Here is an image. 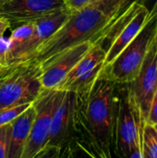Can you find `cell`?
I'll list each match as a JSON object with an SVG mask.
<instances>
[{
	"mask_svg": "<svg viewBox=\"0 0 157 158\" xmlns=\"http://www.w3.org/2000/svg\"><path fill=\"white\" fill-rule=\"evenodd\" d=\"M77 96L79 123L102 148L111 151L115 142L119 84L100 73L89 94Z\"/></svg>",
	"mask_w": 157,
	"mask_h": 158,
	"instance_id": "6da1fadb",
	"label": "cell"
},
{
	"mask_svg": "<svg viewBox=\"0 0 157 158\" xmlns=\"http://www.w3.org/2000/svg\"><path fill=\"white\" fill-rule=\"evenodd\" d=\"M109 22L108 17L91 6L71 12L67 21L29 58H34L43 69L68 50L86 42L94 44Z\"/></svg>",
	"mask_w": 157,
	"mask_h": 158,
	"instance_id": "7a4b0ae2",
	"label": "cell"
},
{
	"mask_svg": "<svg viewBox=\"0 0 157 158\" xmlns=\"http://www.w3.org/2000/svg\"><path fill=\"white\" fill-rule=\"evenodd\" d=\"M42 68L34 58L0 69V108L32 104L43 92Z\"/></svg>",
	"mask_w": 157,
	"mask_h": 158,
	"instance_id": "3957f363",
	"label": "cell"
},
{
	"mask_svg": "<svg viewBox=\"0 0 157 158\" xmlns=\"http://www.w3.org/2000/svg\"><path fill=\"white\" fill-rule=\"evenodd\" d=\"M157 36V14L150 18L138 35L108 65L102 74L118 84H128L138 75L149 49Z\"/></svg>",
	"mask_w": 157,
	"mask_h": 158,
	"instance_id": "277c9868",
	"label": "cell"
},
{
	"mask_svg": "<svg viewBox=\"0 0 157 158\" xmlns=\"http://www.w3.org/2000/svg\"><path fill=\"white\" fill-rule=\"evenodd\" d=\"M145 119L129 94L126 84H119V102L117 115L114 149L118 158H128L142 144Z\"/></svg>",
	"mask_w": 157,
	"mask_h": 158,
	"instance_id": "5b68a950",
	"label": "cell"
},
{
	"mask_svg": "<svg viewBox=\"0 0 157 158\" xmlns=\"http://www.w3.org/2000/svg\"><path fill=\"white\" fill-rule=\"evenodd\" d=\"M63 93L58 90H43L33 102L36 115L20 158H33L47 146L53 115Z\"/></svg>",
	"mask_w": 157,
	"mask_h": 158,
	"instance_id": "8992f818",
	"label": "cell"
},
{
	"mask_svg": "<svg viewBox=\"0 0 157 158\" xmlns=\"http://www.w3.org/2000/svg\"><path fill=\"white\" fill-rule=\"evenodd\" d=\"M68 9L66 0H6L0 6V18L8 21L11 29L36 23Z\"/></svg>",
	"mask_w": 157,
	"mask_h": 158,
	"instance_id": "52a82bcc",
	"label": "cell"
},
{
	"mask_svg": "<svg viewBox=\"0 0 157 158\" xmlns=\"http://www.w3.org/2000/svg\"><path fill=\"white\" fill-rule=\"evenodd\" d=\"M126 85L130 96L138 106L142 117L146 120L153 97L157 90L156 38L153 42L138 75Z\"/></svg>",
	"mask_w": 157,
	"mask_h": 158,
	"instance_id": "ba28073f",
	"label": "cell"
},
{
	"mask_svg": "<svg viewBox=\"0 0 157 158\" xmlns=\"http://www.w3.org/2000/svg\"><path fill=\"white\" fill-rule=\"evenodd\" d=\"M79 103L75 93L65 92L53 115L47 145L62 149L74 138L78 126Z\"/></svg>",
	"mask_w": 157,
	"mask_h": 158,
	"instance_id": "9c48e42d",
	"label": "cell"
},
{
	"mask_svg": "<svg viewBox=\"0 0 157 158\" xmlns=\"http://www.w3.org/2000/svg\"><path fill=\"white\" fill-rule=\"evenodd\" d=\"M93 43L86 42L60 55L42 69L41 84L43 90H56L73 67L88 53Z\"/></svg>",
	"mask_w": 157,
	"mask_h": 158,
	"instance_id": "30bf717a",
	"label": "cell"
},
{
	"mask_svg": "<svg viewBox=\"0 0 157 158\" xmlns=\"http://www.w3.org/2000/svg\"><path fill=\"white\" fill-rule=\"evenodd\" d=\"M70 13L71 12L68 9H66L36 22L33 32L19 50L14 63L29 58L45 40H47L55 31H56L59 27H61L67 21L70 16Z\"/></svg>",
	"mask_w": 157,
	"mask_h": 158,
	"instance_id": "8fae6325",
	"label": "cell"
},
{
	"mask_svg": "<svg viewBox=\"0 0 157 158\" xmlns=\"http://www.w3.org/2000/svg\"><path fill=\"white\" fill-rule=\"evenodd\" d=\"M36 110L32 105L10 123L6 158H20L27 143Z\"/></svg>",
	"mask_w": 157,
	"mask_h": 158,
	"instance_id": "7c38bea8",
	"label": "cell"
},
{
	"mask_svg": "<svg viewBox=\"0 0 157 158\" xmlns=\"http://www.w3.org/2000/svg\"><path fill=\"white\" fill-rule=\"evenodd\" d=\"M148 19V12L143 6H141L133 18L122 29V31L119 32V34L117 36V38L109 47L105 59V66L110 64L121 53V51L138 35V33L142 31Z\"/></svg>",
	"mask_w": 157,
	"mask_h": 158,
	"instance_id": "4fadbf2b",
	"label": "cell"
},
{
	"mask_svg": "<svg viewBox=\"0 0 157 158\" xmlns=\"http://www.w3.org/2000/svg\"><path fill=\"white\" fill-rule=\"evenodd\" d=\"M105 56L106 52L97 44H93L88 53L73 67L70 72L65 77V79L60 82V84L56 87V90L62 91L68 84H69L78 77L91 70L97 65L105 63Z\"/></svg>",
	"mask_w": 157,
	"mask_h": 158,
	"instance_id": "5bb4252c",
	"label": "cell"
},
{
	"mask_svg": "<svg viewBox=\"0 0 157 158\" xmlns=\"http://www.w3.org/2000/svg\"><path fill=\"white\" fill-rule=\"evenodd\" d=\"M104 66L105 63L97 65L91 70L87 71L86 73L82 74L81 76L72 81L62 91L72 92L78 95H87L93 88V84L95 83L96 80L98 79L102 69H104Z\"/></svg>",
	"mask_w": 157,
	"mask_h": 158,
	"instance_id": "9a60e30c",
	"label": "cell"
},
{
	"mask_svg": "<svg viewBox=\"0 0 157 158\" xmlns=\"http://www.w3.org/2000/svg\"><path fill=\"white\" fill-rule=\"evenodd\" d=\"M34 26L35 23H29V24L21 25L13 30L8 39V48L6 54L7 65H11L14 63L19 50L33 32Z\"/></svg>",
	"mask_w": 157,
	"mask_h": 158,
	"instance_id": "2e32d148",
	"label": "cell"
},
{
	"mask_svg": "<svg viewBox=\"0 0 157 158\" xmlns=\"http://www.w3.org/2000/svg\"><path fill=\"white\" fill-rule=\"evenodd\" d=\"M142 149L144 158H157V131L145 121L143 127Z\"/></svg>",
	"mask_w": 157,
	"mask_h": 158,
	"instance_id": "e0dca14e",
	"label": "cell"
},
{
	"mask_svg": "<svg viewBox=\"0 0 157 158\" xmlns=\"http://www.w3.org/2000/svg\"><path fill=\"white\" fill-rule=\"evenodd\" d=\"M124 1L125 0H92L89 6L98 9L112 20Z\"/></svg>",
	"mask_w": 157,
	"mask_h": 158,
	"instance_id": "ac0fdd59",
	"label": "cell"
},
{
	"mask_svg": "<svg viewBox=\"0 0 157 158\" xmlns=\"http://www.w3.org/2000/svg\"><path fill=\"white\" fill-rule=\"evenodd\" d=\"M32 104H24L16 106L0 108V126L11 123L14 119L25 112Z\"/></svg>",
	"mask_w": 157,
	"mask_h": 158,
	"instance_id": "d6986e66",
	"label": "cell"
},
{
	"mask_svg": "<svg viewBox=\"0 0 157 158\" xmlns=\"http://www.w3.org/2000/svg\"><path fill=\"white\" fill-rule=\"evenodd\" d=\"M9 128L10 123L0 126V158L7 157Z\"/></svg>",
	"mask_w": 157,
	"mask_h": 158,
	"instance_id": "ffe728a7",
	"label": "cell"
},
{
	"mask_svg": "<svg viewBox=\"0 0 157 158\" xmlns=\"http://www.w3.org/2000/svg\"><path fill=\"white\" fill-rule=\"evenodd\" d=\"M33 158H62V148L55 145H47Z\"/></svg>",
	"mask_w": 157,
	"mask_h": 158,
	"instance_id": "44dd1931",
	"label": "cell"
},
{
	"mask_svg": "<svg viewBox=\"0 0 157 158\" xmlns=\"http://www.w3.org/2000/svg\"><path fill=\"white\" fill-rule=\"evenodd\" d=\"M145 122L152 126H155L157 124V90L153 97V100H152V103L150 106V109H149V113H148Z\"/></svg>",
	"mask_w": 157,
	"mask_h": 158,
	"instance_id": "7402d4cb",
	"label": "cell"
},
{
	"mask_svg": "<svg viewBox=\"0 0 157 158\" xmlns=\"http://www.w3.org/2000/svg\"><path fill=\"white\" fill-rule=\"evenodd\" d=\"M92 0H66V5L70 12L80 11L90 5Z\"/></svg>",
	"mask_w": 157,
	"mask_h": 158,
	"instance_id": "603a6c76",
	"label": "cell"
},
{
	"mask_svg": "<svg viewBox=\"0 0 157 158\" xmlns=\"http://www.w3.org/2000/svg\"><path fill=\"white\" fill-rule=\"evenodd\" d=\"M138 4L146 9L149 15V19L157 14V0H141Z\"/></svg>",
	"mask_w": 157,
	"mask_h": 158,
	"instance_id": "cb8c5ba5",
	"label": "cell"
},
{
	"mask_svg": "<svg viewBox=\"0 0 157 158\" xmlns=\"http://www.w3.org/2000/svg\"><path fill=\"white\" fill-rule=\"evenodd\" d=\"M8 48V40H5L3 37L0 38V62L4 66H7L6 64V54Z\"/></svg>",
	"mask_w": 157,
	"mask_h": 158,
	"instance_id": "d4e9b609",
	"label": "cell"
},
{
	"mask_svg": "<svg viewBox=\"0 0 157 158\" xmlns=\"http://www.w3.org/2000/svg\"><path fill=\"white\" fill-rule=\"evenodd\" d=\"M141 0H125L124 1V3H123V5L121 6V7L119 8V10L118 11V13L116 14V16L113 18V19L112 20H115V19H117L118 17H120L123 13H125L132 5H134V4H136V3H139ZM111 21V20H110Z\"/></svg>",
	"mask_w": 157,
	"mask_h": 158,
	"instance_id": "484cf974",
	"label": "cell"
},
{
	"mask_svg": "<svg viewBox=\"0 0 157 158\" xmlns=\"http://www.w3.org/2000/svg\"><path fill=\"white\" fill-rule=\"evenodd\" d=\"M10 28V25L8 23L7 20H6L5 19H2L0 18V38L3 37L4 33L6 32V31Z\"/></svg>",
	"mask_w": 157,
	"mask_h": 158,
	"instance_id": "4316f807",
	"label": "cell"
},
{
	"mask_svg": "<svg viewBox=\"0 0 157 158\" xmlns=\"http://www.w3.org/2000/svg\"><path fill=\"white\" fill-rule=\"evenodd\" d=\"M128 158H144L143 155V149H142V144L140 147L134 149L132 151V153L130 155V156Z\"/></svg>",
	"mask_w": 157,
	"mask_h": 158,
	"instance_id": "83f0119b",
	"label": "cell"
},
{
	"mask_svg": "<svg viewBox=\"0 0 157 158\" xmlns=\"http://www.w3.org/2000/svg\"><path fill=\"white\" fill-rule=\"evenodd\" d=\"M5 1H6V0H0V6L5 3Z\"/></svg>",
	"mask_w": 157,
	"mask_h": 158,
	"instance_id": "f1b7e54d",
	"label": "cell"
},
{
	"mask_svg": "<svg viewBox=\"0 0 157 158\" xmlns=\"http://www.w3.org/2000/svg\"><path fill=\"white\" fill-rule=\"evenodd\" d=\"M4 67H6V66H4V65L0 62V69H2V68H4Z\"/></svg>",
	"mask_w": 157,
	"mask_h": 158,
	"instance_id": "f546056e",
	"label": "cell"
},
{
	"mask_svg": "<svg viewBox=\"0 0 157 158\" xmlns=\"http://www.w3.org/2000/svg\"><path fill=\"white\" fill-rule=\"evenodd\" d=\"M154 127H155V130H156V131H157V124H156V125H155V126H154Z\"/></svg>",
	"mask_w": 157,
	"mask_h": 158,
	"instance_id": "4dcf8cb0",
	"label": "cell"
},
{
	"mask_svg": "<svg viewBox=\"0 0 157 158\" xmlns=\"http://www.w3.org/2000/svg\"><path fill=\"white\" fill-rule=\"evenodd\" d=\"M156 43H157V37H156Z\"/></svg>",
	"mask_w": 157,
	"mask_h": 158,
	"instance_id": "1f68e13d",
	"label": "cell"
}]
</instances>
